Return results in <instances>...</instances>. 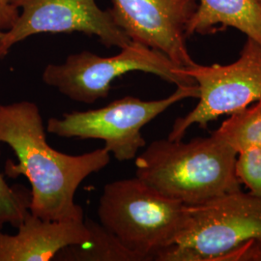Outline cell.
I'll list each match as a JSON object with an SVG mask.
<instances>
[{
	"label": "cell",
	"instance_id": "obj_15",
	"mask_svg": "<svg viewBox=\"0 0 261 261\" xmlns=\"http://www.w3.org/2000/svg\"><path fill=\"white\" fill-rule=\"evenodd\" d=\"M236 176L254 196H261V147L251 146L237 153Z\"/></svg>",
	"mask_w": 261,
	"mask_h": 261
},
{
	"label": "cell",
	"instance_id": "obj_7",
	"mask_svg": "<svg viewBox=\"0 0 261 261\" xmlns=\"http://www.w3.org/2000/svg\"><path fill=\"white\" fill-rule=\"evenodd\" d=\"M184 72L196 82L199 102L174 121L168 140H183L192 126L205 129L220 116L230 115L261 100V47L250 38H247L239 58L232 63H195L185 67Z\"/></svg>",
	"mask_w": 261,
	"mask_h": 261
},
{
	"label": "cell",
	"instance_id": "obj_14",
	"mask_svg": "<svg viewBox=\"0 0 261 261\" xmlns=\"http://www.w3.org/2000/svg\"><path fill=\"white\" fill-rule=\"evenodd\" d=\"M30 191L24 187H11L0 173V230L4 224L18 228L29 212Z\"/></svg>",
	"mask_w": 261,
	"mask_h": 261
},
{
	"label": "cell",
	"instance_id": "obj_2",
	"mask_svg": "<svg viewBox=\"0 0 261 261\" xmlns=\"http://www.w3.org/2000/svg\"><path fill=\"white\" fill-rule=\"evenodd\" d=\"M136 158L137 177L184 205H201L242 186L237 152L213 132L189 141L155 140Z\"/></svg>",
	"mask_w": 261,
	"mask_h": 261
},
{
	"label": "cell",
	"instance_id": "obj_17",
	"mask_svg": "<svg viewBox=\"0 0 261 261\" xmlns=\"http://www.w3.org/2000/svg\"><path fill=\"white\" fill-rule=\"evenodd\" d=\"M2 33H3V31H0V38H1V35H2Z\"/></svg>",
	"mask_w": 261,
	"mask_h": 261
},
{
	"label": "cell",
	"instance_id": "obj_16",
	"mask_svg": "<svg viewBox=\"0 0 261 261\" xmlns=\"http://www.w3.org/2000/svg\"><path fill=\"white\" fill-rule=\"evenodd\" d=\"M19 15V10L12 5L11 0H0V31L12 28Z\"/></svg>",
	"mask_w": 261,
	"mask_h": 261
},
{
	"label": "cell",
	"instance_id": "obj_3",
	"mask_svg": "<svg viewBox=\"0 0 261 261\" xmlns=\"http://www.w3.org/2000/svg\"><path fill=\"white\" fill-rule=\"evenodd\" d=\"M98 216L100 224L139 261L157 260L184 229L188 206L161 195L136 176L103 187Z\"/></svg>",
	"mask_w": 261,
	"mask_h": 261
},
{
	"label": "cell",
	"instance_id": "obj_8",
	"mask_svg": "<svg viewBox=\"0 0 261 261\" xmlns=\"http://www.w3.org/2000/svg\"><path fill=\"white\" fill-rule=\"evenodd\" d=\"M20 9L13 27L0 38V58L24 39L40 33L82 32L95 35L107 47L128 46L133 41L115 21L111 9L95 0H11Z\"/></svg>",
	"mask_w": 261,
	"mask_h": 261
},
{
	"label": "cell",
	"instance_id": "obj_13",
	"mask_svg": "<svg viewBox=\"0 0 261 261\" xmlns=\"http://www.w3.org/2000/svg\"><path fill=\"white\" fill-rule=\"evenodd\" d=\"M237 153L251 147H261V100L225 119L213 132Z\"/></svg>",
	"mask_w": 261,
	"mask_h": 261
},
{
	"label": "cell",
	"instance_id": "obj_12",
	"mask_svg": "<svg viewBox=\"0 0 261 261\" xmlns=\"http://www.w3.org/2000/svg\"><path fill=\"white\" fill-rule=\"evenodd\" d=\"M85 224L90 232L88 240L62 249L54 260L139 261V258L102 224L92 220H87Z\"/></svg>",
	"mask_w": 261,
	"mask_h": 261
},
{
	"label": "cell",
	"instance_id": "obj_11",
	"mask_svg": "<svg viewBox=\"0 0 261 261\" xmlns=\"http://www.w3.org/2000/svg\"><path fill=\"white\" fill-rule=\"evenodd\" d=\"M233 28L261 47V6L257 0H199L187 37Z\"/></svg>",
	"mask_w": 261,
	"mask_h": 261
},
{
	"label": "cell",
	"instance_id": "obj_10",
	"mask_svg": "<svg viewBox=\"0 0 261 261\" xmlns=\"http://www.w3.org/2000/svg\"><path fill=\"white\" fill-rule=\"evenodd\" d=\"M89 237L84 221H48L29 211L17 233L0 230V261L54 260L62 249Z\"/></svg>",
	"mask_w": 261,
	"mask_h": 261
},
{
	"label": "cell",
	"instance_id": "obj_4",
	"mask_svg": "<svg viewBox=\"0 0 261 261\" xmlns=\"http://www.w3.org/2000/svg\"><path fill=\"white\" fill-rule=\"evenodd\" d=\"M256 238H261V196L239 190L201 205L188 206L184 229L157 260H220Z\"/></svg>",
	"mask_w": 261,
	"mask_h": 261
},
{
	"label": "cell",
	"instance_id": "obj_9",
	"mask_svg": "<svg viewBox=\"0 0 261 261\" xmlns=\"http://www.w3.org/2000/svg\"><path fill=\"white\" fill-rule=\"evenodd\" d=\"M196 0H112V15L133 42L159 50L180 67L196 62L187 47V27Z\"/></svg>",
	"mask_w": 261,
	"mask_h": 261
},
{
	"label": "cell",
	"instance_id": "obj_1",
	"mask_svg": "<svg viewBox=\"0 0 261 261\" xmlns=\"http://www.w3.org/2000/svg\"><path fill=\"white\" fill-rule=\"evenodd\" d=\"M0 142L8 144L18 159L6 163L5 174L25 176L30 183L32 214L48 221H84L75 193L86 178L110 164L108 150L73 156L53 148L40 110L29 101L0 103Z\"/></svg>",
	"mask_w": 261,
	"mask_h": 261
},
{
	"label": "cell",
	"instance_id": "obj_18",
	"mask_svg": "<svg viewBox=\"0 0 261 261\" xmlns=\"http://www.w3.org/2000/svg\"><path fill=\"white\" fill-rule=\"evenodd\" d=\"M257 2H258V3H259V4H260V6H261V0H257Z\"/></svg>",
	"mask_w": 261,
	"mask_h": 261
},
{
	"label": "cell",
	"instance_id": "obj_5",
	"mask_svg": "<svg viewBox=\"0 0 261 261\" xmlns=\"http://www.w3.org/2000/svg\"><path fill=\"white\" fill-rule=\"evenodd\" d=\"M130 72L158 75L176 86L196 85L183 67L163 53L137 42L122 47L118 55L111 57L90 51L71 55L61 64H48L42 80L75 102L93 103L108 97L113 81Z\"/></svg>",
	"mask_w": 261,
	"mask_h": 261
},
{
	"label": "cell",
	"instance_id": "obj_6",
	"mask_svg": "<svg viewBox=\"0 0 261 261\" xmlns=\"http://www.w3.org/2000/svg\"><path fill=\"white\" fill-rule=\"evenodd\" d=\"M196 85L177 86L167 98L143 101L126 96L108 106L85 112L64 113L61 117L47 120V130L61 138L100 140L105 148L117 161L136 158L145 146L141 129L171 106L188 98H197Z\"/></svg>",
	"mask_w": 261,
	"mask_h": 261
}]
</instances>
